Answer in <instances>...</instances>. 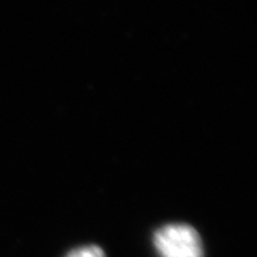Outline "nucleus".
Returning <instances> with one entry per match:
<instances>
[{
  "label": "nucleus",
  "mask_w": 257,
  "mask_h": 257,
  "mask_svg": "<svg viewBox=\"0 0 257 257\" xmlns=\"http://www.w3.org/2000/svg\"><path fill=\"white\" fill-rule=\"evenodd\" d=\"M155 247L162 257H203L201 237L188 224H168L156 231Z\"/></svg>",
  "instance_id": "1"
},
{
  "label": "nucleus",
  "mask_w": 257,
  "mask_h": 257,
  "mask_svg": "<svg viewBox=\"0 0 257 257\" xmlns=\"http://www.w3.org/2000/svg\"><path fill=\"white\" fill-rule=\"evenodd\" d=\"M66 257H105V254L101 248L96 245H87L71 250Z\"/></svg>",
  "instance_id": "2"
}]
</instances>
